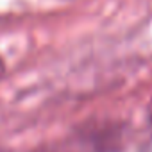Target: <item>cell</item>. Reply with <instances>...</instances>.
I'll return each mask as SVG.
<instances>
[{
    "mask_svg": "<svg viewBox=\"0 0 152 152\" xmlns=\"http://www.w3.org/2000/svg\"><path fill=\"white\" fill-rule=\"evenodd\" d=\"M150 120H152V104H150Z\"/></svg>",
    "mask_w": 152,
    "mask_h": 152,
    "instance_id": "obj_2",
    "label": "cell"
},
{
    "mask_svg": "<svg viewBox=\"0 0 152 152\" xmlns=\"http://www.w3.org/2000/svg\"><path fill=\"white\" fill-rule=\"evenodd\" d=\"M2 73H4V63H2V59H0V77H2Z\"/></svg>",
    "mask_w": 152,
    "mask_h": 152,
    "instance_id": "obj_1",
    "label": "cell"
}]
</instances>
